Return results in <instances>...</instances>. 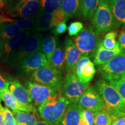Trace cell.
Masks as SVG:
<instances>
[{"label":"cell","instance_id":"44dd1931","mask_svg":"<svg viewBox=\"0 0 125 125\" xmlns=\"http://www.w3.org/2000/svg\"><path fill=\"white\" fill-rule=\"evenodd\" d=\"M52 19L53 13L38 12L35 17V24L32 31L40 32L53 28Z\"/></svg>","mask_w":125,"mask_h":125},{"label":"cell","instance_id":"52a82bcc","mask_svg":"<svg viewBox=\"0 0 125 125\" xmlns=\"http://www.w3.org/2000/svg\"><path fill=\"white\" fill-rule=\"evenodd\" d=\"M89 87V83H83L78 79L74 73H67L63 81L62 91L64 96L70 103H78Z\"/></svg>","mask_w":125,"mask_h":125},{"label":"cell","instance_id":"cb8c5ba5","mask_svg":"<svg viewBox=\"0 0 125 125\" xmlns=\"http://www.w3.org/2000/svg\"><path fill=\"white\" fill-rule=\"evenodd\" d=\"M82 0H62L60 9L68 18L81 13Z\"/></svg>","mask_w":125,"mask_h":125},{"label":"cell","instance_id":"f6af8a7d","mask_svg":"<svg viewBox=\"0 0 125 125\" xmlns=\"http://www.w3.org/2000/svg\"><path fill=\"white\" fill-rule=\"evenodd\" d=\"M1 101H2V100H1V92H0V103H1Z\"/></svg>","mask_w":125,"mask_h":125},{"label":"cell","instance_id":"bcb514c9","mask_svg":"<svg viewBox=\"0 0 125 125\" xmlns=\"http://www.w3.org/2000/svg\"><path fill=\"white\" fill-rule=\"evenodd\" d=\"M112 125V123H110V124H108V125Z\"/></svg>","mask_w":125,"mask_h":125},{"label":"cell","instance_id":"2e32d148","mask_svg":"<svg viewBox=\"0 0 125 125\" xmlns=\"http://www.w3.org/2000/svg\"><path fill=\"white\" fill-rule=\"evenodd\" d=\"M0 92L2 101H4L8 108L10 109L12 111H19L28 113L37 114V111L35 106L32 104H22L18 103L11 94L8 88L5 89Z\"/></svg>","mask_w":125,"mask_h":125},{"label":"cell","instance_id":"f546056e","mask_svg":"<svg viewBox=\"0 0 125 125\" xmlns=\"http://www.w3.org/2000/svg\"><path fill=\"white\" fill-rule=\"evenodd\" d=\"M62 0H40L38 12L53 13L60 9Z\"/></svg>","mask_w":125,"mask_h":125},{"label":"cell","instance_id":"5b68a950","mask_svg":"<svg viewBox=\"0 0 125 125\" xmlns=\"http://www.w3.org/2000/svg\"><path fill=\"white\" fill-rule=\"evenodd\" d=\"M43 38V37L41 33L32 31L22 45L10 56L8 61L9 64H16L26 56L40 52Z\"/></svg>","mask_w":125,"mask_h":125},{"label":"cell","instance_id":"6da1fadb","mask_svg":"<svg viewBox=\"0 0 125 125\" xmlns=\"http://www.w3.org/2000/svg\"><path fill=\"white\" fill-rule=\"evenodd\" d=\"M95 89L102 98L111 119L125 117V104L116 89L104 79L97 81Z\"/></svg>","mask_w":125,"mask_h":125},{"label":"cell","instance_id":"7402d4cb","mask_svg":"<svg viewBox=\"0 0 125 125\" xmlns=\"http://www.w3.org/2000/svg\"><path fill=\"white\" fill-rule=\"evenodd\" d=\"M58 42V37L53 34H48L43 38L41 51L46 56L48 61L57 48Z\"/></svg>","mask_w":125,"mask_h":125},{"label":"cell","instance_id":"9a60e30c","mask_svg":"<svg viewBox=\"0 0 125 125\" xmlns=\"http://www.w3.org/2000/svg\"><path fill=\"white\" fill-rule=\"evenodd\" d=\"M65 68L67 73H74L78 60L82 56L80 51L71 39L67 38L65 41Z\"/></svg>","mask_w":125,"mask_h":125},{"label":"cell","instance_id":"3957f363","mask_svg":"<svg viewBox=\"0 0 125 125\" xmlns=\"http://www.w3.org/2000/svg\"><path fill=\"white\" fill-rule=\"evenodd\" d=\"M30 81L47 86L60 92L63 80L60 71L49 64L36 70L30 75Z\"/></svg>","mask_w":125,"mask_h":125},{"label":"cell","instance_id":"8fae6325","mask_svg":"<svg viewBox=\"0 0 125 125\" xmlns=\"http://www.w3.org/2000/svg\"><path fill=\"white\" fill-rule=\"evenodd\" d=\"M25 87L35 105H41L59 93L51 87L30 81L26 83Z\"/></svg>","mask_w":125,"mask_h":125},{"label":"cell","instance_id":"d6a6232c","mask_svg":"<svg viewBox=\"0 0 125 125\" xmlns=\"http://www.w3.org/2000/svg\"><path fill=\"white\" fill-rule=\"evenodd\" d=\"M116 89L125 104V78L109 82Z\"/></svg>","mask_w":125,"mask_h":125},{"label":"cell","instance_id":"7c38bea8","mask_svg":"<svg viewBox=\"0 0 125 125\" xmlns=\"http://www.w3.org/2000/svg\"><path fill=\"white\" fill-rule=\"evenodd\" d=\"M32 32V30L24 31L11 38L0 41V59L3 62H8L10 56L22 45Z\"/></svg>","mask_w":125,"mask_h":125},{"label":"cell","instance_id":"ac0fdd59","mask_svg":"<svg viewBox=\"0 0 125 125\" xmlns=\"http://www.w3.org/2000/svg\"><path fill=\"white\" fill-rule=\"evenodd\" d=\"M112 16L115 28L125 26V0H106Z\"/></svg>","mask_w":125,"mask_h":125},{"label":"cell","instance_id":"e0dca14e","mask_svg":"<svg viewBox=\"0 0 125 125\" xmlns=\"http://www.w3.org/2000/svg\"><path fill=\"white\" fill-rule=\"evenodd\" d=\"M102 40L100 39L94 54L93 63L97 66H101L107 63L113 57L121 53L123 50H108L102 45Z\"/></svg>","mask_w":125,"mask_h":125},{"label":"cell","instance_id":"8992f818","mask_svg":"<svg viewBox=\"0 0 125 125\" xmlns=\"http://www.w3.org/2000/svg\"><path fill=\"white\" fill-rule=\"evenodd\" d=\"M104 80L110 82L125 78V49L105 64L98 67Z\"/></svg>","mask_w":125,"mask_h":125},{"label":"cell","instance_id":"ba28073f","mask_svg":"<svg viewBox=\"0 0 125 125\" xmlns=\"http://www.w3.org/2000/svg\"><path fill=\"white\" fill-rule=\"evenodd\" d=\"M93 26L98 34H103L115 28L111 11L106 0H101L93 19Z\"/></svg>","mask_w":125,"mask_h":125},{"label":"cell","instance_id":"1f68e13d","mask_svg":"<svg viewBox=\"0 0 125 125\" xmlns=\"http://www.w3.org/2000/svg\"><path fill=\"white\" fill-rule=\"evenodd\" d=\"M94 112L88 109H83L79 125H94Z\"/></svg>","mask_w":125,"mask_h":125},{"label":"cell","instance_id":"74e56055","mask_svg":"<svg viewBox=\"0 0 125 125\" xmlns=\"http://www.w3.org/2000/svg\"><path fill=\"white\" fill-rule=\"evenodd\" d=\"M118 42L123 49H125V30L120 33L118 37Z\"/></svg>","mask_w":125,"mask_h":125},{"label":"cell","instance_id":"4fadbf2b","mask_svg":"<svg viewBox=\"0 0 125 125\" xmlns=\"http://www.w3.org/2000/svg\"><path fill=\"white\" fill-rule=\"evenodd\" d=\"M79 103L84 109L94 112L105 109L102 98L94 87L90 86L79 98Z\"/></svg>","mask_w":125,"mask_h":125},{"label":"cell","instance_id":"484cf974","mask_svg":"<svg viewBox=\"0 0 125 125\" xmlns=\"http://www.w3.org/2000/svg\"><path fill=\"white\" fill-rule=\"evenodd\" d=\"M26 30L12 23H5L0 26V41H5Z\"/></svg>","mask_w":125,"mask_h":125},{"label":"cell","instance_id":"60d3db41","mask_svg":"<svg viewBox=\"0 0 125 125\" xmlns=\"http://www.w3.org/2000/svg\"><path fill=\"white\" fill-rule=\"evenodd\" d=\"M0 125H5L4 118V111L0 112Z\"/></svg>","mask_w":125,"mask_h":125},{"label":"cell","instance_id":"8d00e7d4","mask_svg":"<svg viewBox=\"0 0 125 125\" xmlns=\"http://www.w3.org/2000/svg\"><path fill=\"white\" fill-rule=\"evenodd\" d=\"M67 26L65 22H62L59 24L54 27V29L52 31V33L57 35L59 34H63L66 31Z\"/></svg>","mask_w":125,"mask_h":125},{"label":"cell","instance_id":"e575fe53","mask_svg":"<svg viewBox=\"0 0 125 125\" xmlns=\"http://www.w3.org/2000/svg\"><path fill=\"white\" fill-rule=\"evenodd\" d=\"M83 29V25L80 21H74L70 23L68 27V33L70 36L78 35Z\"/></svg>","mask_w":125,"mask_h":125},{"label":"cell","instance_id":"d6986e66","mask_svg":"<svg viewBox=\"0 0 125 125\" xmlns=\"http://www.w3.org/2000/svg\"><path fill=\"white\" fill-rule=\"evenodd\" d=\"M8 89L18 103L22 104H32V100L27 89L18 81H9Z\"/></svg>","mask_w":125,"mask_h":125},{"label":"cell","instance_id":"4316f807","mask_svg":"<svg viewBox=\"0 0 125 125\" xmlns=\"http://www.w3.org/2000/svg\"><path fill=\"white\" fill-rule=\"evenodd\" d=\"M49 64L56 69L62 71L65 67V52L62 46H59L49 60Z\"/></svg>","mask_w":125,"mask_h":125},{"label":"cell","instance_id":"836d02e7","mask_svg":"<svg viewBox=\"0 0 125 125\" xmlns=\"http://www.w3.org/2000/svg\"><path fill=\"white\" fill-rule=\"evenodd\" d=\"M68 19L64 12L60 9H59L58 10L53 13L52 27H54L57 25L62 22H66Z\"/></svg>","mask_w":125,"mask_h":125},{"label":"cell","instance_id":"f1b7e54d","mask_svg":"<svg viewBox=\"0 0 125 125\" xmlns=\"http://www.w3.org/2000/svg\"><path fill=\"white\" fill-rule=\"evenodd\" d=\"M116 37L117 33L115 31L108 32L101 42L103 46L108 50H124L116 41Z\"/></svg>","mask_w":125,"mask_h":125},{"label":"cell","instance_id":"b9f144b4","mask_svg":"<svg viewBox=\"0 0 125 125\" xmlns=\"http://www.w3.org/2000/svg\"><path fill=\"white\" fill-rule=\"evenodd\" d=\"M35 125H50L49 123H48L46 122L43 121V120H40L37 122Z\"/></svg>","mask_w":125,"mask_h":125},{"label":"cell","instance_id":"603a6c76","mask_svg":"<svg viewBox=\"0 0 125 125\" xmlns=\"http://www.w3.org/2000/svg\"><path fill=\"white\" fill-rule=\"evenodd\" d=\"M5 23H12L16 24L21 29L26 31H29L33 29L35 24V18L30 19H15L1 14L0 15V24H3Z\"/></svg>","mask_w":125,"mask_h":125},{"label":"cell","instance_id":"4dcf8cb0","mask_svg":"<svg viewBox=\"0 0 125 125\" xmlns=\"http://www.w3.org/2000/svg\"><path fill=\"white\" fill-rule=\"evenodd\" d=\"M112 123V119L106 110L99 111L94 112V125H107Z\"/></svg>","mask_w":125,"mask_h":125},{"label":"cell","instance_id":"5bb4252c","mask_svg":"<svg viewBox=\"0 0 125 125\" xmlns=\"http://www.w3.org/2000/svg\"><path fill=\"white\" fill-rule=\"evenodd\" d=\"M74 73L81 82L89 83L96 73L94 64L88 56L82 55L76 63Z\"/></svg>","mask_w":125,"mask_h":125},{"label":"cell","instance_id":"9c48e42d","mask_svg":"<svg viewBox=\"0 0 125 125\" xmlns=\"http://www.w3.org/2000/svg\"><path fill=\"white\" fill-rule=\"evenodd\" d=\"M40 2V0H18L8 12L2 14L10 18L30 19L35 18L38 12Z\"/></svg>","mask_w":125,"mask_h":125},{"label":"cell","instance_id":"ee69618b","mask_svg":"<svg viewBox=\"0 0 125 125\" xmlns=\"http://www.w3.org/2000/svg\"><path fill=\"white\" fill-rule=\"evenodd\" d=\"M6 0H0V7H1V5L4 4L5 1Z\"/></svg>","mask_w":125,"mask_h":125},{"label":"cell","instance_id":"30bf717a","mask_svg":"<svg viewBox=\"0 0 125 125\" xmlns=\"http://www.w3.org/2000/svg\"><path fill=\"white\" fill-rule=\"evenodd\" d=\"M16 64L20 74L27 75L49 64V61L40 51L26 56Z\"/></svg>","mask_w":125,"mask_h":125},{"label":"cell","instance_id":"f35d334b","mask_svg":"<svg viewBox=\"0 0 125 125\" xmlns=\"http://www.w3.org/2000/svg\"><path fill=\"white\" fill-rule=\"evenodd\" d=\"M9 81H6L2 76L0 75V91L8 88Z\"/></svg>","mask_w":125,"mask_h":125},{"label":"cell","instance_id":"d590c367","mask_svg":"<svg viewBox=\"0 0 125 125\" xmlns=\"http://www.w3.org/2000/svg\"><path fill=\"white\" fill-rule=\"evenodd\" d=\"M4 118L5 125H18L13 112L8 108H4Z\"/></svg>","mask_w":125,"mask_h":125},{"label":"cell","instance_id":"ab89813d","mask_svg":"<svg viewBox=\"0 0 125 125\" xmlns=\"http://www.w3.org/2000/svg\"><path fill=\"white\" fill-rule=\"evenodd\" d=\"M111 125H125V117H121L115 119Z\"/></svg>","mask_w":125,"mask_h":125},{"label":"cell","instance_id":"7bdbcfd3","mask_svg":"<svg viewBox=\"0 0 125 125\" xmlns=\"http://www.w3.org/2000/svg\"><path fill=\"white\" fill-rule=\"evenodd\" d=\"M4 108L2 107V105H1V103H0V112L3 111H4Z\"/></svg>","mask_w":125,"mask_h":125},{"label":"cell","instance_id":"83f0119b","mask_svg":"<svg viewBox=\"0 0 125 125\" xmlns=\"http://www.w3.org/2000/svg\"><path fill=\"white\" fill-rule=\"evenodd\" d=\"M16 120L18 125H35L37 119L34 114L15 111L12 112Z\"/></svg>","mask_w":125,"mask_h":125},{"label":"cell","instance_id":"ffe728a7","mask_svg":"<svg viewBox=\"0 0 125 125\" xmlns=\"http://www.w3.org/2000/svg\"><path fill=\"white\" fill-rule=\"evenodd\" d=\"M83 109L79 103H70L67 108L61 125H79Z\"/></svg>","mask_w":125,"mask_h":125},{"label":"cell","instance_id":"277c9868","mask_svg":"<svg viewBox=\"0 0 125 125\" xmlns=\"http://www.w3.org/2000/svg\"><path fill=\"white\" fill-rule=\"evenodd\" d=\"M100 39L98 34L93 26L86 27L76 36L74 42L82 55L93 58Z\"/></svg>","mask_w":125,"mask_h":125},{"label":"cell","instance_id":"7dc6e473","mask_svg":"<svg viewBox=\"0 0 125 125\" xmlns=\"http://www.w3.org/2000/svg\"></svg>","mask_w":125,"mask_h":125},{"label":"cell","instance_id":"d4e9b609","mask_svg":"<svg viewBox=\"0 0 125 125\" xmlns=\"http://www.w3.org/2000/svg\"><path fill=\"white\" fill-rule=\"evenodd\" d=\"M101 0H82L81 13L87 20H92Z\"/></svg>","mask_w":125,"mask_h":125},{"label":"cell","instance_id":"7a4b0ae2","mask_svg":"<svg viewBox=\"0 0 125 125\" xmlns=\"http://www.w3.org/2000/svg\"><path fill=\"white\" fill-rule=\"evenodd\" d=\"M70 104L64 96L57 93L38 107L41 118L50 125H61L67 108Z\"/></svg>","mask_w":125,"mask_h":125}]
</instances>
